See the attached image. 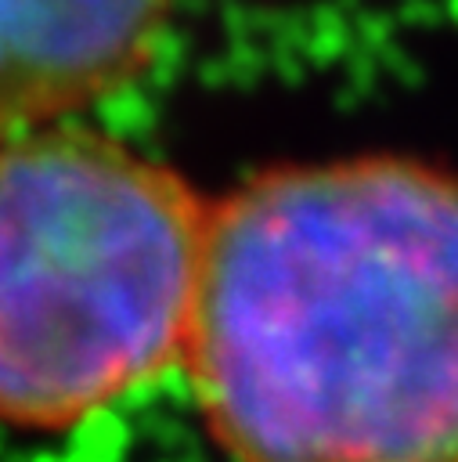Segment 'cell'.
Listing matches in <instances>:
<instances>
[{
  "label": "cell",
  "instance_id": "obj_1",
  "mask_svg": "<svg viewBox=\"0 0 458 462\" xmlns=\"http://www.w3.org/2000/svg\"><path fill=\"white\" fill-rule=\"evenodd\" d=\"M180 365L231 462H458V173L343 155L234 184Z\"/></svg>",
  "mask_w": 458,
  "mask_h": 462
},
{
  "label": "cell",
  "instance_id": "obj_2",
  "mask_svg": "<svg viewBox=\"0 0 458 462\" xmlns=\"http://www.w3.org/2000/svg\"><path fill=\"white\" fill-rule=\"evenodd\" d=\"M206 209L105 134L0 141V422L72 430L180 365Z\"/></svg>",
  "mask_w": 458,
  "mask_h": 462
},
{
  "label": "cell",
  "instance_id": "obj_3",
  "mask_svg": "<svg viewBox=\"0 0 458 462\" xmlns=\"http://www.w3.org/2000/svg\"><path fill=\"white\" fill-rule=\"evenodd\" d=\"M173 0H0V141L58 126L137 83Z\"/></svg>",
  "mask_w": 458,
  "mask_h": 462
}]
</instances>
